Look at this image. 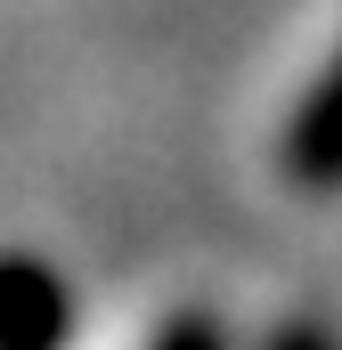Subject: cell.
I'll return each instance as SVG.
<instances>
[{"instance_id":"2","label":"cell","mask_w":342,"mask_h":350,"mask_svg":"<svg viewBox=\"0 0 342 350\" xmlns=\"http://www.w3.org/2000/svg\"><path fill=\"white\" fill-rule=\"evenodd\" d=\"M277 155H285V179L302 196H342V49L318 66V82L302 90Z\"/></svg>"},{"instance_id":"1","label":"cell","mask_w":342,"mask_h":350,"mask_svg":"<svg viewBox=\"0 0 342 350\" xmlns=\"http://www.w3.org/2000/svg\"><path fill=\"white\" fill-rule=\"evenodd\" d=\"M74 342V285L41 253H0V350H66Z\"/></svg>"},{"instance_id":"4","label":"cell","mask_w":342,"mask_h":350,"mask_svg":"<svg viewBox=\"0 0 342 350\" xmlns=\"http://www.w3.org/2000/svg\"><path fill=\"white\" fill-rule=\"evenodd\" d=\"M261 350H342V334L326 326V318H285V326H269Z\"/></svg>"},{"instance_id":"3","label":"cell","mask_w":342,"mask_h":350,"mask_svg":"<svg viewBox=\"0 0 342 350\" xmlns=\"http://www.w3.org/2000/svg\"><path fill=\"white\" fill-rule=\"evenodd\" d=\"M139 350H237V342H228V326H220L212 310H171Z\"/></svg>"}]
</instances>
